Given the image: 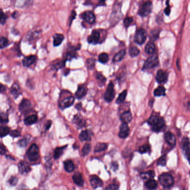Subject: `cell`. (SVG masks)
I'll return each instance as SVG.
<instances>
[{
	"instance_id": "obj_1",
	"label": "cell",
	"mask_w": 190,
	"mask_h": 190,
	"mask_svg": "<svg viewBox=\"0 0 190 190\" xmlns=\"http://www.w3.org/2000/svg\"><path fill=\"white\" fill-rule=\"evenodd\" d=\"M159 181L162 186L166 188L171 187L174 184V178L171 175L168 173L160 175L159 177Z\"/></svg>"
},
{
	"instance_id": "obj_2",
	"label": "cell",
	"mask_w": 190,
	"mask_h": 190,
	"mask_svg": "<svg viewBox=\"0 0 190 190\" xmlns=\"http://www.w3.org/2000/svg\"><path fill=\"white\" fill-rule=\"evenodd\" d=\"M152 3L150 1H147L141 6L138 10V15L141 17H146L152 12Z\"/></svg>"
},
{
	"instance_id": "obj_3",
	"label": "cell",
	"mask_w": 190,
	"mask_h": 190,
	"mask_svg": "<svg viewBox=\"0 0 190 190\" xmlns=\"http://www.w3.org/2000/svg\"><path fill=\"white\" fill-rule=\"evenodd\" d=\"M27 155L30 161L35 162L39 159V149L36 144L34 143L28 149Z\"/></svg>"
},
{
	"instance_id": "obj_4",
	"label": "cell",
	"mask_w": 190,
	"mask_h": 190,
	"mask_svg": "<svg viewBox=\"0 0 190 190\" xmlns=\"http://www.w3.org/2000/svg\"><path fill=\"white\" fill-rule=\"evenodd\" d=\"M159 64V60L156 56H152L149 57L145 62L143 68L144 70H148L153 68L157 66Z\"/></svg>"
},
{
	"instance_id": "obj_5",
	"label": "cell",
	"mask_w": 190,
	"mask_h": 190,
	"mask_svg": "<svg viewBox=\"0 0 190 190\" xmlns=\"http://www.w3.org/2000/svg\"><path fill=\"white\" fill-rule=\"evenodd\" d=\"M147 36L146 31L143 29L137 30L135 36V41L138 45H142L146 41Z\"/></svg>"
},
{
	"instance_id": "obj_6",
	"label": "cell",
	"mask_w": 190,
	"mask_h": 190,
	"mask_svg": "<svg viewBox=\"0 0 190 190\" xmlns=\"http://www.w3.org/2000/svg\"><path fill=\"white\" fill-rule=\"evenodd\" d=\"M115 96V91L114 89V86L112 82L108 84L106 91L105 94V99L107 102L112 101Z\"/></svg>"
},
{
	"instance_id": "obj_7",
	"label": "cell",
	"mask_w": 190,
	"mask_h": 190,
	"mask_svg": "<svg viewBox=\"0 0 190 190\" xmlns=\"http://www.w3.org/2000/svg\"><path fill=\"white\" fill-rule=\"evenodd\" d=\"M181 147L186 157L188 160L190 161V143L187 138H183L181 142Z\"/></svg>"
},
{
	"instance_id": "obj_8",
	"label": "cell",
	"mask_w": 190,
	"mask_h": 190,
	"mask_svg": "<svg viewBox=\"0 0 190 190\" xmlns=\"http://www.w3.org/2000/svg\"><path fill=\"white\" fill-rule=\"evenodd\" d=\"M81 18L83 19L85 21L89 24H93L95 23L96 20V17L94 13L92 11H87L83 12L81 15Z\"/></svg>"
},
{
	"instance_id": "obj_9",
	"label": "cell",
	"mask_w": 190,
	"mask_h": 190,
	"mask_svg": "<svg viewBox=\"0 0 190 190\" xmlns=\"http://www.w3.org/2000/svg\"><path fill=\"white\" fill-rule=\"evenodd\" d=\"M167 78L168 75L165 71L160 70L157 72L156 80L158 83H163L166 82L167 80Z\"/></svg>"
},
{
	"instance_id": "obj_10",
	"label": "cell",
	"mask_w": 190,
	"mask_h": 190,
	"mask_svg": "<svg viewBox=\"0 0 190 190\" xmlns=\"http://www.w3.org/2000/svg\"><path fill=\"white\" fill-rule=\"evenodd\" d=\"M130 133V129L127 123L123 122L120 126L119 137L122 138H125L129 136Z\"/></svg>"
},
{
	"instance_id": "obj_11",
	"label": "cell",
	"mask_w": 190,
	"mask_h": 190,
	"mask_svg": "<svg viewBox=\"0 0 190 190\" xmlns=\"http://www.w3.org/2000/svg\"><path fill=\"white\" fill-rule=\"evenodd\" d=\"M100 38V34L98 31L94 30L91 35H89L87 38V41L89 43L97 44L98 43Z\"/></svg>"
},
{
	"instance_id": "obj_12",
	"label": "cell",
	"mask_w": 190,
	"mask_h": 190,
	"mask_svg": "<svg viewBox=\"0 0 190 190\" xmlns=\"http://www.w3.org/2000/svg\"><path fill=\"white\" fill-rule=\"evenodd\" d=\"M165 139L167 143L171 146L173 147L176 143V138L175 136L170 132H167L165 134Z\"/></svg>"
},
{
	"instance_id": "obj_13",
	"label": "cell",
	"mask_w": 190,
	"mask_h": 190,
	"mask_svg": "<svg viewBox=\"0 0 190 190\" xmlns=\"http://www.w3.org/2000/svg\"><path fill=\"white\" fill-rule=\"evenodd\" d=\"M31 106V103L29 100L24 98L20 102L18 108L21 112H24L29 110Z\"/></svg>"
},
{
	"instance_id": "obj_14",
	"label": "cell",
	"mask_w": 190,
	"mask_h": 190,
	"mask_svg": "<svg viewBox=\"0 0 190 190\" xmlns=\"http://www.w3.org/2000/svg\"><path fill=\"white\" fill-rule=\"evenodd\" d=\"M75 101V98L73 96H70L65 98L63 101L60 103V107L61 108H66L70 107L73 105Z\"/></svg>"
},
{
	"instance_id": "obj_15",
	"label": "cell",
	"mask_w": 190,
	"mask_h": 190,
	"mask_svg": "<svg viewBox=\"0 0 190 190\" xmlns=\"http://www.w3.org/2000/svg\"><path fill=\"white\" fill-rule=\"evenodd\" d=\"M90 184L93 188L96 189L98 187H102L103 182L100 178L97 176H92L90 179Z\"/></svg>"
},
{
	"instance_id": "obj_16",
	"label": "cell",
	"mask_w": 190,
	"mask_h": 190,
	"mask_svg": "<svg viewBox=\"0 0 190 190\" xmlns=\"http://www.w3.org/2000/svg\"><path fill=\"white\" fill-rule=\"evenodd\" d=\"M72 179L74 182L79 186H82L84 184L82 176L80 172H76L72 176Z\"/></svg>"
},
{
	"instance_id": "obj_17",
	"label": "cell",
	"mask_w": 190,
	"mask_h": 190,
	"mask_svg": "<svg viewBox=\"0 0 190 190\" xmlns=\"http://www.w3.org/2000/svg\"><path fill=\"white\" fill-rule=\"evenodd\" d=\"M36 59V56L34 55H31L29 56L26 57L22 61L23 65L25 67H29L35 62Z\"/></svg>"
},
{
	"instance_id": "obj_18",
	"label": "cell",
	"mask_w": 190,
	"mask_h": 190,
	"mask_svg": "<svg viewBox=\"0 0 190 190\" xmlns=\"http://www.w3.org/2000/svg\"><path fill=\"white\" fill-rule=\"evenodd\" d=\"M164 126H165V121L163 120V119L160 118L159 121L154 126L152 127V130L154 132H158L161 131V130L163 128Z\"/></svg>"
},
{
	"instance_id": "obj_19",
	"label": "cell",
	"mask_w": 190,
	"mask_h": 190,
	"mask_svg": "<svg viewBox=\"0 0 190 190\" xmlns=\"http://www.w3.org/2000/svg\"><path fill=\"white\" fill-rule=\"evenodd\" d=\"M120 119L123 122L127 123V124L131 122V121L132 119V115L131 111H126L125 112H124L121 115Z\"/></svg>"
},
{
	"instance_id": "obj_20",
	"label": "cell",
	"mask_w": 190,
	"mask_h": 190,
	"mask_svg": "<svg viewBox=\"0 0 190 190\" xmlns=\"http://www.w3.org/2000/svg\"><path fill=\"white\" fill-rule=\"evenodd\" d=\"M37 116L36 115H32L26 117L24 119V123L27 126L33 125L37 121Z\"/></svg>"
},
{
	"instance_id": "obj_21",
	"label": "cell",
	"mask_w": 190,
	"mask_h": 190,
	"mask_svg": "<svg viewBox=\"0 0 190 190\" xmlns=\"http://www.w3.org/2000/svg\"><path fill=\"white\" fill-rule=\"evenodd\" d=\"M87 94V89L83 86H80L75 94L76 97L78 99H81Z\"/></svg>"
},
{
	"instance_id": "obj_22",
	"label": "cell",
	"mask_w": 190,
	"mask_h": 190,
	"mask_svg": "<svg viewBox=\"0 0 190 190\" xmlns=\"http://www.w3.org/2000/svg\"><path fill=\"white\" fill-rule=\"evenodd\" d=\"M11 93L12 94V96L16 98L17 97H18L19 95L21 94V90H20V88L19 87L17 84L16 83H14L11 88Z\"/></svg>"
},
{
	"instance_id": "obj_23",
	"label": "cell",
	"mask_w": 190,
	"mask_h": 190,
	"mask_svg": "<svg viewBox=\"0 0 190 190\" xmlns=\"http://www.w3.org/2000/svg\"><path fill=\"white\" fill-rule=\"evenodd\" d=\"M90 135H91V133L88 130L82 131L79 135V138H80V141H91V137Z\"/></svg>"
},
{
	"instance_id": "obj_24",
	"label": "cell",
	"mask_w": 190,
	"mask_h": 190,
	"mask_svg": "<svg viewBox=\"0 0 190 190\" xmlns=\"http://www.w3.org/2000/svg\"><path fill=\"white\" fill-rule=\"evenodd\" d=\"M146 187L149 190H154L156 189L157 187V182L156 180L152 179H149L145 184Z\"/></svg>"
},
{
	"instance_id": "obj_25",
	"label": "cell",
	"mask_w": 190,
	"mask_h": 190,
	"mask_svg": "<svg viewBox=\"0 0 190 190\" xmlns=\"http://www.w3.org/2000/svg\"><path fill=\"white\" fill-rule=\"evenodd\" d=\"M156 50V46L153 42H148L145 47V52L149 54H152Z\"/></svg>"
},
{
	"instance_id": "obj_26",
	"label": "cell",
	"mask_w": 190,
	"mask_h": 190,
	"mask_svg": "<svg viewBox=\"0 0 190 190\" xmlns=\"http://www.w3.org/2000/svg\"><path fill=\"white\" fill-rule=\"evenodd\" d=\"M64 168L67 172H71L74 170L75 165L71 160H66L64 163Z\"/></svg>"
},
{
	"instance_id": "obj_27",
	"label": "cell",
	"mask_w": 190,
	"mask_h": 190,
	"mask_svg": "<svg viewBox=\"0 0 190 190\" xmlns=\"http://www.w3.org/2000/svg\"><path fill=\"white\" fill-rule=\"evenodd\" d=\"M64 40V36L62 34H55L54 36V46H59Z\"/></svg>"
},
{
	"instance_id": "obj_28",
	"label": "cell",
	"mask_w": 190,
	"mask_h": 190,
	"mask_svg": "<svg viewBox=\"0 0 190 190\" xmlns=\"http://www.w3.org/2000/svg\"><path fill=\"white\" fill-rule=\"evenodd\" d=\"M126 54V51L125 49L119 51L117 54H116L113 59V62H117L121 61L124 58L125 54Z\"/></svg>"
},
{
	"instance_id": "obj_29",
	"label": "cell",
	"mask_w": 190,
	"mask_h": 190,
	"mask_svg": "<svg viewBox=\"0 0 190 190\" xmlns=\"http://www.w3.org/2000/svg\"><path fill=\"white\" fill-rule=\"evenodd\" d=\"M66 147H67V146H62V147H57L56 149H55L54 151V159L56 160L59 159V157L61 156V155L63 154L64 151Z\"/></svg>"
},
{
	"instance_id": "obj_30",
	"label": "cell",
	"mask_w": 190,
	"mask_h": 190,
	"mask_svg": "<svg viewBox=\"0 0 190 190\" xmlns=\"http://www.w3.org/2000/svg\"><path fill=\"white\" fill-rule=\"evenodd\" d=\"M165 92H166V89L163 86H159L157 88H156L154 89V95L155 96L160 97V96H162L165 95Z\"/></svg>"
},
{
	"instance_id": "obj_31",
	"label": "cell",
	"mask_w": 190,
	"mask_h": 190,
	"mask_svg": "<svg viewBox=\"0 0 190 190\" xmlns=\"http://www.w3.org/2000/svg\"><path fill=\"white\" fill-rule=\"evenodd\" d=\"M40 31H34V32H30V34L27 35V38L29 41H32L33 40H35L36 38H37L40 35Z\"/></svg>"
},
{
	"instance_id": "obj_32",
	"label": "cell",
	"mask_w": 190,
	"mask_h": 190,
	"mask_svg": "<svg viewBox=\"0 0 190 190\" xmlns=\"http://www.w3.org/2000/svg\"><path fill=\"white\" fill-rule=\"evenodd\" d=\"M142 178L143 179H152L155 176V173L154 171H149L147 172H143L141 175Z\"/></svg>"
},
{
	"instance_id": "obj_33",
	"label": "cell",
	"mask_w": 190,
	"mask_h": 190,
	"mask_svg": "<svg viewBox=\"0 0 190 190\" xmlns=\"http://www.w3.org/2000/svg\"><path fill=\"white\" fill-rule=\"evenodd\" d=\"M18 170L21 174H24V173H26V172H28L30 171V168L29 167L26 166L24 162L19 163Z\"/></svg>"
},
{
	"instance_id": "obj_34",
	"label": "cell",
	"mask_w": 190,
	"mask_h": 190,
	"mask_svg": "<svg viewBox=\"0 0 190 190\" xmlns=\"http://www.w3.org/2000/svg\"><path fill=\"white\" fill-rule=\"evenodd\" d=\"M107 145L106 143H98L96 146H95V152H99L101 151H105L106 149H107Z\"/></svg>"
},
{
	"instance_id": "obj_35",
	"label": "cell",
	"mask_w": 190,
	"mask_h": 190,
	"mask_svg": "<svg viewBox=\"0 0 190 190\" xmlns=\"http://www.w3.org/2000/svg\"><path fill=\"white\" fill-rule=\"evenodd\" d=\"M160 31L159 29H155L152 30L149 35V38L151 41H155L156 40L159 36V33Z\"/></svg>"
},
{
	"instance_id": "obj_36",
	"label": "cell",
	"mask_w": 190,
	"mask_h": 190,
	"mask_svg": "<svg viewBox=\"0 0 190 190\" xmlns=\"http://www.w3.org/2000/svg\"><path fill=\"white\" fill-rule=\"evenodd\" d=\"M10 129L9 127L6 126H1L0 127V137H5L10 133Z\"/></svg>"
},
{
	"instance_id": "obj_37",
	"label": "cell",
	"mask_w": 190,
	"mask_h": 190,
	"mask_svg": "<svg viewBox=\"0 0 190 190\" xmlns=\"http://www.w3.org/2000/svg\"><path fill=\"white\" fill-rule=\"evenodd\" d=\"M91 149V145L89 143H86L84 145L83 149L81 151V154L83 156H86L89 154Z\"/></svg>"
},
{
	"instance_id": "obj_38",
	"label": "cell",
	"mask_w": 190,
	"mask_h": 190,
	"mask_svg": "<svg viewBox=\"0 0 190 190\" xmlns=\"http://www.w3.org/2000/svg\"><path fill=\"white\" fill-rule=\"evenodd\" d=\"M129 54L132 57H136L140 54V50L135 46L131 47L129 50Z\"/></svg>"
},
{
	"instance_id": "obj_39",
	"label": "cell",
	"mask_w": 190,
	"mask_h": 190,
	"mask_svg": "<svg viewBox=\"0 0 190 190\" xmlns=\"http://www.w3.org/2000/svg\"><path fill=\"white\" fill-rule=\"evenodd\" d=\"M127 93V90H124L123 92H122L119 95L117 99L116 100V103L118 104H120L125 101Z\"/></svg>"
},
{
	"instance_id": "obj_40",
	"label": "cell",
	"mask_w": 190,
	"mask_h": 190,
	"mask_svg": "<svg viewBox=\"0 0 190 190\" xmlns=\"http://www.w3.org/2000/svg\"><path fill=\"white\" fill-rule=\"evenodd\" d=\"M108 55L106 53H102L98 56L99 61L102 63L105 64L108 61Z\"/></svg>"
},
{
	"instance_id": "obj_41",
	"label": "cell",
	"mask_w": 190,
	"mask_h": 190,
	"mask_svg": "<svg viewBox=\"0 0 190 190\" xmlns=\"http://www.w3.org/2000/svg\"><path fill=\"white\" fill-rule=\"evenodd\" d=\"M30 1L31 0H16V5L17 7H22L29 5L30 3Z\"/></svg>"
},
{
	"instance_id": "obj_42",
	"label": "cell",
	"mask_w": 190,
	"mask_h": 190,
	"mask_svg": "<svg viewBox=\"0 0 190 190\" xmlns=\"http://www.w3.org/2000/svg\"><path fill=\"white\" fill-rule=\"evenodd\" d=\"M159 119H160V118H159L156 116H152L149 119L147 122H148V124H149V125L152 127L153 126H154L159 121Z\"/></svg>"
},
{
	"instance_id": "obj_43",
	"label": "cell",
	"mask_w": 190,
	"mask_h": 190,
	"mask_svg": "<svg viewBox=\"0 0 190 190\" xmlns=\"http://www.w3.org/2000/svg\"><path fill=\"white\" fill-rule=\"evenodd\" d=\"M95 62H96V61L94 59H87V68L89 69V70H93L95 67Z\"/></svg>"
},
{
	"instance_id": "obj_44",
	"label": "cell",
	"mask_w": 190,
	"mask_h": 190,
	"mask_svg": "<svg viewBox=\"0 0 190 190\" xmlns=\"http://www.w3.org/2000/svg\"><path fill=\"white\" fill-rule=\"evenodd\" d=\"M8 44V40L4 37H0V48H6Z\"/></svg>"
},
{
	"instance_id": "obj_45",
	"label": "cell",
	"mask_w": 190,
	"mask_h": 190,
	"mask_svg": "<svg viewBox=\"0 0 190 190\" xmlns=\"http://www.w3.org/2000/svg\"><path fill=\"white\" fill-rule=\"evenodd\" d=\"M149 150H150V147H149V145H147V144L143 145L139 148V152L141 154L146 153V152L149 151Z\"/></svg>"
},
{
	"instance_id": "obj_46",
	"label": "cell",
	"mask_w": 190,
	"mask_h": 190,
	"mask_svg": "<svg viewBox=\"0 0 190 190\" xmlns=\"http://www.w3.org/2000/svg\"><path fill=\"white\" fill-rule=\"evenodd\" d=\"M29 141V138L26 137L18 141V145L21 147H24L27 145Z\"/></svg>"
},
{
	"instance_id": "obj_47",
	"label": "cell",
	"mask_w": 190,
	"mask_h": 190,
	"mask_svg": "<svg viewBox=\"0 0 190 190\" xmlns=\"http://www.w3.org/2000/svg\"><path fill=\"white\" fill-rule=\"evenodd\" d=\"M7 17L3 11L0 9V24H4L6 22Z\"/></svg>"
},
{
	"instance_id": "obj_48",
	"label": "cell",
	"mask_w": 190,
	"mask_h": 190,
	"mask_svg": "<svg viewBox=\"0 0 190 190\" xmlns=\"http://www.w3.org/2000/svg\"><path fill=\"white\" fill-rule=\"evenodd\" d=\"M8 122V119L5 114L0 112V123L6 124Z\"/></svg>"
},
{
	"instance_id": "obj_49",
	"label": "cell",
	"mask_w": 190,
	"mask_h": 190,
	"mask_svg": "<svg viewBox=\"0 0 190 190\" xmlns=\"http://www.w3.org/2000/svg\"><path fill=\"white\" fill-rule=\"evenodd\" d=\"M166 156H163L161 157H160L159 160L157 161V164L158 165L164 166L166 165Z\"/></svg>"
},
{
	"instance_id": "obj_50",
	"label": "cell",
	"mask_w": 190,
	"mask_h": 190,
	"mask_svg": "<svg viewBox=\"0 0 190 190\" xmlns=\"http://www.w3.org/2000/svg\"><path fill=\"white\" fill-rule=\"evenodd\" d=\"M8 183L11 184V186H15L17 184L18 182V178L16 176H12L11 178L8 180Z\"/></svg>"
},
{
	"instance_id": "obj_51",
	"label": "cell",
	"mask_w": 190,
	"mask_h": 190,
	"mask_svg": "<svg viewBox=\"0 0 190 190\" xmlns=\"http://www.w3.org/2000/svg\"><path fill=\"white\" fill-rule=\"evenodd\" d=\"M133 20L132 17H129L125 18L124 21V24L125 27H128L130 25V24L133 22Z\"/></svg>"
},
{
	"instance_id": "obj_52",
	"label": "cell",
	"mask_w": 190,
	"mask_h": 190,
	"mask_svg": "<svg viewBox=\"0 0 190 190\" xmlns=\"http://www.w3.org/2000/svg\"><path fill=\"white\" fill-rule=\"evenodd\" d=\"M11 136L13 137H18L21 136V133L20 131L17 130H12L10 132V133Z\"/></svg>"
},
{
	"instance_id": "obj_53",
	"label": "cell",
	"mask_w": 190,
	"mask_h": 190,
	"mask_svg": "<svg viewBox=\"0 0 190 190\" xmlns=\"http://www.w3.org/2000/svg\"><path fill=\"white\" fill-rule=\"evenodd\" d=\"M118 190V186L116 184H111L105 189V190Z\"/></svg>"
},
{
	"instance_id": "obj_54",
	"label": "cell",
	"mask_w": 190,
	"mask_h": 190,
	"mask_svg": "<svg viewBox=\"0 0 190 190\" xmlns=\"http://www.w3.org/2000/svg\"><path fill=\"white\" fill-rule=\"evenodd\" d=\"M167 7L164 10L165 13L166 15L167 16H169L171 12V7L169 5V0H167Z\"/></svg>"
},
{
	"instance_id": "obj_55",
	"label": "cell",
	"mask_w": 190,
	"mask_h": 190,
	"mask_svg": "<svg viewBox=\"0 0 190 190\" xmlns=\"http://www.w3.org/2000/svg\"><path fill=\"white\" fill-rule=\"evenodd\" d=\"M96 77L99 81H100L102 82H105V81H106L105 77H104L101 73H97Z\"/></svg>"
},
{
	"instance_id": "obj_56",
	"label": "cell",
	"mask_w": 190,
	"mask_h": 190,
	"mask_svg": "<svg viewBox=\"0 0 190 190\" xmlns=\"http://www.w3.org/2000/svg\"><path fill=\"white\" fill-rule=\"evenodd\" d=\"M6 147L3 145L2 143H0V154H6Z\"/></svg>"
},
{
	"instance_id": "obj_57",
	"label": "cell",
	"mask_w": 190,
	"mask_h": 190,
	"mask_svg": "<svg viewBox=\"0 0 190 190\" xmlns=\"http://www.w3.org/2000/svg\"><path fill=\"white\" fill-rule=\"evenodd\" d=\"M76 16V12L75 11H72L71 14V16L70 17V18H69V21L70 22V24H71L72 22V21L75 18V17Z\"/></svg>"
},
{
	"instance_id": "obj_58",
	"label": "cell",
	"mask_w": 190,
	"mask_h": 190,
	"mask_svg": "<svg viewBox=\"0 0 190 190\" xmlns=\"http://www.w3.org/2000/svg\"><path fill=\"white\" fill-rule=\"evenodd\" d=\"M6 89V88L5 86L0 84V92H3L5 91Z\"/></svg>"
},
{
	"instance_id": "obj_59",
	"label": "cell",
	"mask_w": 190,
	"mask_h": 190,
	"mask_svg": "<svg viewBox=\"0 0 190 190\" xmlns=\"http://www.w3.org/2000/svg\"><path fill=\"white\" fill-rule=\"evenodd\" d=\"M51 124H52V122H51V121H48V122H47V124H46V129L47 130H48V129L50 128V127H51Z\"/></svg>"
},
{
	"instance_id": "obj_60",
	"label": "cell",
	"mask_w": 190,
	"mask_h": 190,
	"mask_svg": "<svg viewBox=\"0 0 190 190\" xmlns=\"http://www.w3.org/2000/svg\"><path fill=\"white\" fill-rule=\"evenodd\" d=\"M112 165L113 166V168H115V169H117L118 168V165H117V163L113 162V163H112Z\"/></svg>"
},
{
	"instance_id": "obj_61",
	"label": "cell",
	"mask_w": 190,
	"mask_h": 190,
	"mask_svg": "<svg viewBox=\"0 0 190 190\" xmlns=\"http://www.w3.org/2000/svg\"><path fill=\"white\" fill-rule=\"evenodd\" d=\"M187 106H188V108L190 109V102H188V104H187Z\"/></svg>"
},
{
	"instance_id": "obj_62",
	"label": "cell",
	"mask_w": 190,
	"mask_h": 190,
	"mask_svg": "<svg viewBox=\"0 0 190 190\" xmlns=\"http://www.w3.org/2000/svg\"><path fill=\"white\" fill-rule=\"evenodd\" d=\"M98 1H99L100 2H104L106 0H98Z\"/></svg>"
}]
</instances>
